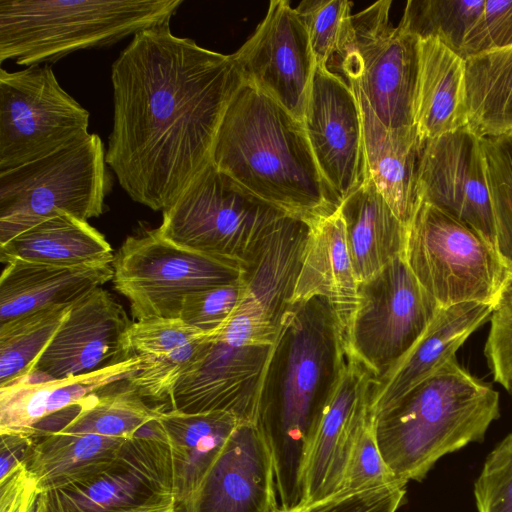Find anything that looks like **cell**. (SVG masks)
Returning a JSON list of instances; mask_svg holds the SVG:
<instances>
[{
    "label": "cell",
    "mask_w": 512,
    "mask_h": 512,
    "mask_svg": "<svg viewBox=\"0 0 512 512\" xmlns=\"http://www.w3.org/2000/svg\"><path fill=\"white\" fill-rule=\"evenodd\" d=\"M106 162L130 198L164 211L211 163L224 113L243 83L233 55L144 29L112 64Z\"/></svg>",
    "instance_id": "1"
},
{
    "label": "cell",
    "mask_w": 512,
    "mask_h": 512,
    "mask_svg": "<svg viewBox=\"0 0 512 512\" xmlns=\"http://www.w3.org/2000/svg\"><path fill=\"white\" fill-rule=\"evenodd\" d=\"M345 355L325 298L289 305L266 367L255 421L273 460L280 512L302 506L309 447Z\"/></svg>",
    "instance_id": "2"
},
{
    "label": "cell",
    "mask_w": 512,
    "mask_h": 512,
    "mask_svg": "<svg viewBox=\"0 0 512 512\" xmlns=\"http://www.w3.org/2000/svg\"><path fill=\"white\" fill-rule=\"evenodd\" d=\"M211 162L288 216L309 220L340 205L320 173L303 122L244 81L224 113Z\"/></svg>",
    "instance_id": "3"
},
{
    "label": "cell",
    "mask_w": 512,
    "mask_h": 512,
    "mask_svg": "<svg viewBox=\"0 0 512 512\" xmlns=\"http://www.w3.org/2000/svg\"><path fill=\"white\" fill-rule=\"evenodd\" d=\"M499 414L498 392L455 356L372 421L387 466L407 484L421 481L446 454L483 441Z\"/></svg>",
    "instance_id": "4"
},
{
    "label": "cell",
    "mask_w": 512,
    "mask_h": 512,
    "mask_svg": "<svg viewBox=\"0 0 512 512\" xmlns=\"http://www.w3.org/2000/svg\"><path fill=\"white\" fill-rule=\"evenodd\" d=\"M182 0H0V63L26 67L169 22Z\"/></svg>",
    "instance_id": "5"
},
{
    "label": "cell",
    "mask_w": 512,
    "mask_h": 512,
    "mask_svg": "<svg viewBox=\"0 0 512 512\" xmlns=\"http://www.w3.org/2000/svg\"><path fill=\"white\" fill-rule=\"evenodd\" d=\"M106 149L94 133L35 161L0 171V245L59 214L99 217L112 188Z\"/></svg>",
    "instance_id": "6"
},
{
    "label": "cell",
    "mask_w": 512,
    "mask_h": 512,
    "mask_svg": "<svg viewBox=\"0 0 512 512\" xmlns=\"http://www.w3.org/2000/svg\"><path fill=\"white\" fill-rule=\"evenodd\" d=\"M163 212L158 233L170 242L243 270L283 211L209 163Z\"/></svg>",
    "instance_id": "7"
},
{
    "label": "cell",
    "mask_w": 512,
    "mask_h": 512,
    "mask_svg": "<svg viewBox=\"0 0 512 512\" xmlns=\"http://www.w3.org/2000/svg\"><path fill=\"white\" fill-rule=\"evenodd\" d=\"M403 257L442 308L465 302L494 305L509 276L491 244L422 201L407 226Z\"/></svg>",
    "instance_id": "8"
},
{
    "label": "cell",
    "mask_w": 512,
    "mask_h": 512,
    "mask_svg": "<svg viewBox=\"0 0 512 512\" xmlns=\"http://www.w3.org/2000/svg\"><path fill=\"white\" fill-rule=\"evenodd\" d=\"M113 283L136 321L179 318L185 298L234 282L244 270L231 262L178 246L157 229L129 236L114 257Z\"/></svg>",
    "instance_id": "9"
},
{
    "label": "cell",
    "mask_w": 512,
    "mask_h": 512,
    "mask_svg": "<svg viewBox=\"0 0 512 512\" xmlns=\"http://www.w3.org/2000/svg\"><path fill=\"white\" fill-rule=\"evenodd\" d=\"M33 512H176L167 438L131 437L105 467L38 492Z\"/></svg>",
    "instance_id": "10"
},
{
    "label": "cell",
    "mask_w": 512,
    "mask_h": 512,
    "mask_svg": "<svg viewBox=\"0 0 512 512\" xmlns=\"http://www.w3.org/2000/svg\"><path fill=\"white\" fill-rule=\"evenodd\" d=\"M391 3L378 1L352 16V40L337 68L384 126L399 129L415 126L420 39L391 24Z\"/></svg>",
    "instance_id": "11"
},
{
    "label": "cell",
    "mask_w": 512,
    "mask_h": 512,
    "mask_svg": "<svg viewBox=\"0 0 512 512\" xmlns=\"http://www.w3.org/2000/svg\"><path fill=\"white\" fill-rule=\"evenodd\" d=\"M89 112L52 68L0 70V171L47 156L89 134Z\"/></svg>",
    "instance_id": "12"
},
{
    "label": "cell",
    "mask_w": 512,
    "mask_h": 512,
    "mask_svg": "<svg viewBox=\"0 0 512 512\" xmlns=\"http://www.w3.org/2000/svg\"><path fill=\"white\" fill-rule=\"evenodd\" d=\"M358 292L346 353L377 380L416 343L442 307L421 286L403 256L360 283Z\"/></svg>",
    "instance_id": "13"
},
{
    "label": "cell",
    "mask_w": 512,
    "mask_h": 512,
    "mask_svg": "<svg viewBox=\"0 0 512 512\" xmlns=\"http://www.w3.org/2000/svg\"><path fill=\"white\" fill-rule=\"evenodd\" d=\"M232 55L245 83L303 120L316 60L306 27L289 1L272 0L254 34Z\"/></svg>",
    "instance_id": "14"
},
{
    "label": "cell",
    "mask_w": 512,
    "mask_h": 512,
    "mask_svg": "<svg viewBox=\"0 0 512 512\" xmlns=\"http://www.w3.org/2000/svg\"><path fill=\"white\" fill-rule=\"evenodd\" d=\"M302 122L320 173L341 203L369 178L360 106L349 83L316 64Z\"/></svg>",
    "instance_id": "15"
},
{
    "label": "cell",
    "mask_w": 512,
    "mask_h": 512,
    "mask_svg": "<svg viewBox=\"0 0 512 512\" xmlns=\"http://www.w3.org/2000/svg\"><path fill=\"white\" fill-rule=\"evenodd\" d=\"M417 192L420 201L469 226L495 248L481 138L467 126L425 141Z\"/></svg>",
    "instance_id": "16"
},
{
    "label": "cell",
    "mask_w": 512,
    "mask_h": 512,
    "mask_svg": "<svg viewBox=\"0 0 512 512\" xmlns=\"http://www.w3.org/2000/svg\"><path fill=\"white\" fill-rule=\"evenodd\" d=\"M132 323L123 306L107 290L94 289L72 304L53 338L22 379L83 375L131 357L128 335Z\"/></svg>",
    "instance_id": "17"
},
{
    "label": "cell",
    "mask_w": 512,
    "mask_h": 512,
    "mask_svg": "<svg viewBox=\"0 0 512 512\" xmlns=\"http://www.w3.org/2000/svg\"><path fill=\"white\" fill-rule=\"evenodd\" d=\"M273 346H234L210 335L198 359L174 386L170 409L189 414L226 412L242 423L255 424Z\"/></svg>",
    "instance_id": "18"
},
{
    "label": "cell",
    "mask_w": 512,
    "mask_h": 512,
    "mask_svg": "<svg viewBox=\"0 0 512 512\" xmlns=\"http://www.w3.org/2000/svg\"><path fill=\"white\" fill-rule=\"evenodd\" d=\"M373 380L367 368L346 353L309 447L303 477L304 499L298 510L340 491L353 448L370 418Z\"/></svg>",
    "instance_id": "19"
},
{
    "label": "cell",
    "mask_w": 512,
    "mask_h": 512,
    "mask_svg": "<svg viewBox=\"0 0 512 512\" xmlns=\"http://www.w3.org/2000/svg\"><path fill=\"white\" fill-rule=\"evenodd\" d=\"M273 460L254 423H239L214 462L190 512H270L276 499Z\"/></svg>",
    "instance_id": "20"
},
{
    "label": "cell",
    "mask_w": 512,
    "mask_h": 512,
    "mask_svg": "<svg viewBox=\"0 0 512 512\" xmlns=\"http://www.w3.org/2000/svg\"><path fill=\"white\" fill-rule=\"evenodd\" d=\"M493 304L465 302L444 307L416 343L381 378L373 380L372 419L455 357L459 347L487 319Z\"/></svg>",
    "instance_id": "21"
},
{
    "label": "cell",
    "mask_w": 512,
    "mask_h": 512,
    "mask_svg": "<svg viewBox=\"0 0 512 512\" xmlns=\"http://www.w3.org/2000/svg\"><path fill=\"white\" fill-rule=\"evenodd\" d=\"M309 234L303 250L293 302L325 298L335 315L345 351L359 302V282L348 250L339 207L329 215L307 220Z\"/></svg>",
    "instance_id": "22"
},
{
    "label": "cell",
    "mask_w": 512,
    "mask_h": 512,
    "mask_svg": "<svg viewBox=\"0 0 512 512\" xmlns=\"http://www.w3.org/2000/svg\"><path fill=\"white\" fill-rule=\"evenodd\" d=\"M142 368V359H127L91 373L62 379H21L0 387V434L29 435L43 419L113 385L128 381Z\"/></svg>",
    "instance_id": "23"
},
{
    "label": "cell",
    "mask_w": 512,
    "mask_h": 512,
    "mask_svg": "<svg viewBox=\"0 0 512 512\" xmlns=\"http://www.w3.org/2000/svg\"><path fill=\"white\" fill-rule=\"evenodd\" d=\"M350 86L360 106L369 177L407 227L420 203L417 177L425 141L416 126L399 129L384 126L360 91Z\"/></svg>",
    "instance_id": "24"
},
{
    "label": "cell",
    "mask_w": 512,
    "mask_h": 512,
    "mask_svg": "<svg viewBox=\"0 0 512 512\" xmlns=\"http://www.w3.org/2000/svg\"><path fill=\"white\" fill-rule=\"evenodd\" d=\"M113 275L110 262L65 267L11 261L0 276V324L41 309L72 305Z\"/></svg>",
    "instance_id": "25"
},
{
    "label": "cell",
    "mask_w": 512,
    "mask_h": 512,
    "mask_svg": "<svg viewBox=\"0 0 512 512\" xmlns=\"http://www.w3.org/2000/svg\"><path fill=\"white\" fill-rule=\"evenodd\" d=\"M210 335L181 319H149L132 323L129 355L142 359V368L128 382L145 399L163 400L194 364Z\"/></svg>",
    "instance_id": "26"
},
{
    "label": "cell",
    "mask_w": 512,
    "mask_h": 512,
    "mask_svg": "<svg viewBox=\"0 0 512 512\" xmlns=\"http://www.w3.org/2000/svg\"><path fill=\"white\" fill-rule=\"evenodd\" d=\"M172 457L176 512H190L200 487L234 429L241 423L226 412L160 410Z\"/></svg>",
    "instance_id": "27"
},
{
    "label": "cell",
    "mask_w": 512,
    "mask_h": 512,
    "mask_svg": "<svg viewBox=\"0 0 512 512\" xmlns=\"http://www.w3.org/2000/svg\"><path fill=\"white\" fill-rule=\"evenodd\" d=\"M414 125L424 141L467 126L465 59L436 38L419 42Z\"/></svg>",
    "instance_id": "28"
},
{
    "label": "cell",
    "mask_w": 512,
    "mask_h": 512,
    "mask_svg": "<svg viewBox=\"0 0 512 512\" xmlns=\"http://www.w3.org/2000/svg\"><path fill=\"white\" fill-rule=\"evenodd\" d=\"M339 210L359 284L403 256L407 227L394 214L370 177L341 201Z\"/></svg>",
    "instance_id": "29"
},
{
    "label": "cell",
    "mask_w": 512,
    "mask_h": 512,
    "mask_svg": "<svg viewBox=\"0 0 512 512\" xmlns=\"http://www.w3.org/2000/svg\"><path fill=\"white\" fill-rule=\"evenodd\" d=\"M112 252L105 236L88 221L59 214L0 245V260L73 267L113 263Z\"/></svg>",
    "instance_id": "30"
},
{
    "label": "cell",
    "mask_w": 512,
    "mask_h": 512,
    "mask_svg": "<svg viewBox=\"0 0 512 512\" xmlns=\"http://www.w3.org/2000/svg\"><path fill=\"white\" fill-rule=\"evenodd\" d=\"M31 439L23 465L41 492L105 467L130 438L51 432Z\"/></svg>",
    "instance_id": "31"
},
{
    "label": "cell",
    "mask_w": 512,
    "mask_h": 512,
    "mask_svg": "<svg viewBox=\"0 0 512 512\" xmlns=\"http://www.w3.org/2000/svg\"><path fill=\"white\" fill-rule=\"evenodd\" d=\"M467 127L479 138L512 132V46L465 59Z\"/></svg>",
    "instance_id": "32"
},
{
    "label": "cell",
    "mask_w": 512,
    "mask_h": 512,
    "mask_svg": "<svg viewBox=\"0 0 512 512\" xmlns=\"http://www.w3.org/2000/svg\"><path fill=\"white\" fill-rule=\"evenodd\" d=\"M111 387L44 419L41 423L43 434L62 432L133 437L142 425L156 416L158 408L149 407L128 381L120 388Z\"/></svg>",
    "instance_id": "33"
},
{
    "label": "cell",
    "mask_w": 512,
    "mask_h": 512,
    "mask_svg": "<svg viewBox=\"0 0 512 512\" xmlns=\"http://www.w3.org/2000/svg\"><path fill=\"white\" fill-rule=\"evenodd\" d=\"M71 306L41 309L0 324V387L29 373Z\"/></svg>",
    "instance_id": "34"
},
{
    "label": "cell",
    "mask_w": 512,
    "mask_h": 512,
    "mask_svg": "<svg viewBox=\"0 0 512 512\" xmlns=\"http://www.w3.org/2000/svg\"><path fill=\"white\" fill-rule=\"evenodd\" d=\"M484 5L485 0H410L398 26L420 40L436 38L460 55Z\"/></svg>",
    "instance_id": "35"
},
{
    "label": "cell",
    "mask_w": 512,
    "mask_h": 512,
    "mask_svg": "<svg viewBox=\"0 0 512 512\" xmlns=\"http://www.w3.org/2000/svg\"><path fill=\"white\" fill-rule=\"evenodd\" d=\"M495 223V248L512 275V132L481 138Z\"/></svg>",
    "instance_id": "36"
},
{
    "label": "cell",
    "mask_w": 512,
    "mask_h": 512,
    "mask_svg": "<svg viewBox=\"0 0 512 512\" xmlns=\"http://www.w3.org/2000/svg\"><path fill=\"white\" fill-rule=\"evenodd\" d=\"M352 2L304 0L295 8L308 32L316 64L338 63L353 36Z\"/></svg>",
    "instance_id": "37"
},
{
    "label": "cell",
    "mask_w": 512,
    "mask_h": 512,
    "mask_svg": "<svg viewBox=\"0 0 512 512\" xmlns=\"http://www.w3.org/2000/svg\"><path fill=\"white\" fill-rule=\"evenodd\" d=\"M245 294L243 275L240 279L188 295L179 319L208 335H214L228 321Z\"/></svg>",
    "instance_id": "38"
},
{
    "label": "cell",
    "mask_w": 512,
    "mask_h": 512,
    "mask_svg": "<svg viewBox=\"0 0 512 512\" xmlns=\"http://www.w3.org/2000/svg\"><path fill=\"white\" fill-rule=\"evenodd\" d=\"M395 483L401 482L387 466L376 441L373 421L369 418L351 453L341 489L335 495H348Z\"/></svg>",
    "instance_id": "39"
},
{
    "label": "cell",
    "mask_w": 512,
    "mask_h": 512,
    "mask_svg": "<svg viewBox=\"0 0 512 512\" xmlns=\"http://www.w3.org/2000/svg\"><path fill=\"white\" fill-rule=\"evenodd\" d=\"M474 495L478 512H512V432L487 456Z\"/></svg>",
    "instance_id": "40"
},
{
    "label": "cell",
    "mask_w": 512,
    "mask_h": 512,
    "mask_svg": "<svg viewBox=\"0 0 512 512\" xmlns=\"http://www.w3.org/2000/svg\"><path fill=\"white\" fill-rule=\"evenodd\" d=\"M489 319L484 354L494 381L512 391V275L504 281Z\"/></svg>",
    "instance_id": "41"
},
{
    "label": "cell",
    "mask_w": 512,
    "mask_h": 512,
    "mask_svg": "<svg viewBox=\"0 0 512 512\" xmlns=\"http://www.w3.org/2000/svg\"><path fill=\"white\" fill-rule=\"evenodd\" d=\"M512 46V0L486 1L483 12L468 33L460 56H472Z\"/></svg>",
    "instance_id": "42"
},
{
    "label": "cell",
    "mask_w": 512,
    "mask_h": 512,
    "mask_svg": "<svg viewBox=\"0 0 512 512\" xmlns=\"http://www.w3.org/2000/svg\"><path fill=\"white\" fill-rule=\"evenodd\" d=\"M405 487L404 483H395L348 495H335L296 512H396L405 497Z\"/></svg>",
    "instance_id": "43"
},
{
    "label": "cell",
    "mask_w": 512,
    "mask_h": 512,
    "mask_svg": "<svg viewBox=\"0 0 512 512\" xmlns=\"http://www.w3.org/2000/svg\"><path fill=\"white\" fill-rule=\"evenodd\" d=\"M1 435L0 480L21 466L31 447L29 435L6 433Z\"/></svg>",
    "instance_id": "44"
},
{
    "label": "cell",
    "mask_w": 512,
    "mask_h": 512,
    "mask_svg": "<svg viewBox=\"0 0 512 512\" xmlns=\"http://www.w3.org/2000/svg\"><path fill=\"white\" fill-rule=\"evenodd\" d=\"M270 512H280V508H279V507H276V508H274L273 510H271Z\"/></svg>",
    "instance_id": "45"
}]
</instances>
